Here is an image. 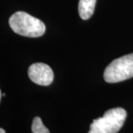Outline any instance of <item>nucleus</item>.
Here are the masks:
<instances>
[{"mask_svg":"<svg viewBox=\"0 0 133 133\" xmlns=\"http://www.w3.org/2000/svg\"><path fill=\"white\" fill-rule=\"evenodd\" d=\"M10 28L16 33L26 37H39L45 32V25L42 21L23 11H18L9 19Z\"/></svg>","mask_w":133,"mask_h":133,"instance_id":"nucleus-1","label":"nucleus"},{"mask_svg":"<svg viewBox=\"0 0 133 133\" xmlns=\"http://www.w3.org/2000/svg\"><path fill=\"white\" fill-rule=\"evenodd\" d=\"M127 112L118 107L105 112L104 116L93 120L88 133H117L124 125Z\"/></svg>","mask_w":133,"mask_h":133,"instance_id":"nucleus-2","label":"nucleus"},{"mask_svg":"<svg viewBox=\"0 0 133 133\" xmlns=\"http://www.w3.org/2000/svg\"><path fill=\"white\" fill-rule=\"evenodd\" d=\"M133 77V53L115 59L106 67L104 78L107 83H117Z\"/></svg>","mask_w":133,"mask_h":133,"instance_id":"nucleus-3","label":"nucleus"},{"mask_svg":"<svg viewBox=\"0 0 133 133\" xmlns=\"http://www.w3.org/2000/svg\"><path fill=\"white\" fill-rule=\"evenodd\" d=\"M28 76L35 84L50 85L53 81L54 74L50 66L44 63H35L29 66Z\"/></svg>","mask_w":133,"mask_h":133,"instance_id":"nucleus-4","label":"nucleus"},{"mask_svg":"<svg viewBox=\"0 0 133 133\" xmlns=\"http://www.w3.org/2000/svg\"><path fill=\"white\" fill-rule=\"evenodd\" d=\"M96 0H79L78 13L81 19L87 20L92 16L95 10Z\"/></svg>","mask_w":133,"mask_h":133,"instance_id":"nucleus-5","label":"nucleus"},{"mask_svg":"<svg viewBox=\"0 0 133 133\" xmlns=\"http://www.w3.org/2000/svg\"><path fill=\"white\" fill-rule=\"evenodd\" d=\"M32 132L33 133H50L48 129L44 125L42 119L39 117L34 118L32 123Z\"/></svg>","mask_w":133,"mask_h":133,"instance_id":"nucleus-6","label":"nucleus"},{"mask_svg":"<svg viewBox=\"0 0 133 133\" xmlns=\"http://www.w3.org/2000/svg\"><path fill=\"white\" fill-rule=\"evenodd\" d=\"M0 133H6V132H5V131L3 129L0 128Z\"/></svg>","mask_w":133,"mask_h":133,"instance_id":"nucleus-7","label":"nucleus"},{"mask_svg":"<svg viewBox=\"0 0 133 133\" xmlns=\"http://www.w3.org/2000/svg\"><path fill=\"white\" fill-rule=\"evenodd\" d=\"M1 97H2V93H1V90H0V101H1Z\"/></svg>","mask_w":133,"mask_h":133,"instance_id":"nucleus-8","label":"nucleus"}]
</instances>
